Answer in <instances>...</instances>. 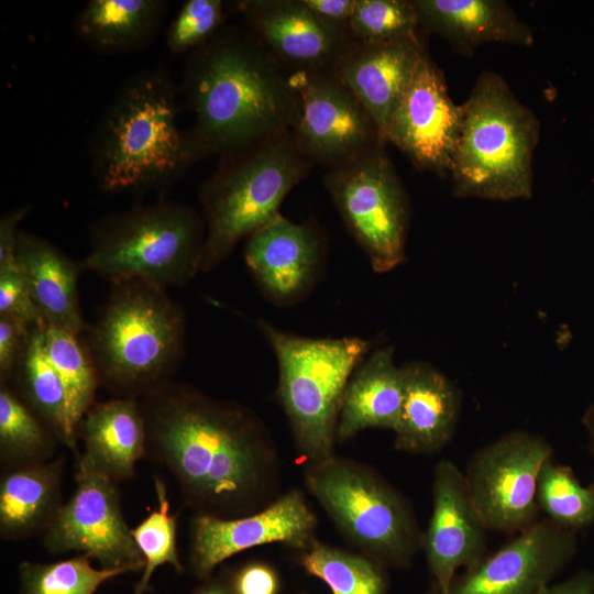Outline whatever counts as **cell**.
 Returning a JSON list of instances; mask_svg holds the SVG:
<instances>
[{"label": "cell", "mask_w": 594, "mask_h": 594, "mask_svg": "<svg viewBox=\"0 0 594 594\" xmlns=\"http://www.w3.org/2000/svg\"><path fill=\"white\" fill-rule=\"evenodd\" d=\"M84 451L78 460L116 483L135 474L146 455V426L138 398L117 397L95 403L78 430Z\"/></svg>", "instance_id": "cell-23"}, {"label": "cell", "mask_w": 594, "mask_h": 594, "mask_svg": "<svg viewBox=\"0 0 594 594\" xmlns=\"http://www.w3.org/2000/svg\"><path fill=\"white\" fill-rule=\"evenodd\" d=\"M487 530L469 493L464 472L451 461L438 462L432 481V513L421 539L432 585L447 586L457 571L484 558Z\"/></svg>", "instance_id": "cell-19"}, {"label": "cell", "mask_w": 594, "mask_h": 594, "mask_svg": "<svg viewBox=\"0 0 594 594\" xmlns=\"http://www.w3.org/2000/svg\"><path fill=\"white\" fill-rule=\"evenodd\" d=\"M191 594H234L229 576L224 578H218L212 579L204 583L201 586H199L196 591H194Z\"/></svg>", "instance_id": "cell-43"}, {"label": "cell", "mask_w": 594, "mask_h": 594, "mask_svg": "<svg viewBox=\"0 0 594 594\" xmlns=\"http://www.w3.org/2000/svg\"><path fill=\"white\" fill-rule=\"evenodd\" d=\"M575 552V532L542 518L428 594H541Z\"/></svg>", "instance_id": "cell-14"}, {"label": "cell", "mask_w": 594, "mask_h": 594, "mask_svg": "<svg viewBox=\"0 0 594 594\" xmlns=\"http://www.w3.org/2000/svg\"><path fill=\"white\" fill-rule=\"evenodd\" d=\"M403 403L395 449L414 454L441 451L452 439L460 415L457 387L427 362L402 366Z\"/></svg>", "instance_id": "cell-21"}, {"label": "cell", "mask_w": 594, "mask_h": 594, "mask_svg": "<svg viewBox=\"0 0 594 594\" xmlns=\"http://www.w3.org/2000/svg\"><path fill=\"white\" fill-rule=\"evenodd\" d=\"M186 343L183 307L166 290L138 279L111 284L86 342L100 384L138 398L172 381Z\"/></svg>", "instance_id": "cell-4"}, {"label": "cell", "mask_w": 594, "mask_h": 594, "mask_svg": "<svg viewBox=\"0 0 594 594\" xmlns=\"http://www.w3.org/2000/svg\"><path fill=\"white\" fill-rule=\"evenodd\" d=\"M177 88L164 66L121 85L97 124L91 166L101 191L160 198L202 156L178 124Z\"/></svg>", "instance_id": "cell-3"}, {"label": "cell", "mask_w": 594, "mask_h": 594, "mask_svg": "<svg viewBox=\"0 0 594 594\" xmlns=\"http://www.w3.org/2000/svg\"><path fill=\"white\" fill-rule=\"evenodd\" d=\"M166 7L163 0H89L74 21L75 31L99 53L129 52L151 40Z\"/></svg>", "instance_id": "cell-27"}, {"label": "cell", "mask_w": 594, "mask_h": 594, "mask_svg": "<svg viewBox=\"0 0 594 594\" xmlns=\"http://www.w3.org/2000/svg\"><path fill=\"white\" fill-rule=\"evenodd\" d=\"M234 7L290 75L332 70L355 44L346 29L321 19L304 0H240Z\"/></svg>", "instance_id": "cell-18"}, {"label": "cell", "mask_w": 594, "mask_h": 594, "mask_svg": "<svg viewBox=\"0 0 594 594\" xmlns=\"http://www.w3.org/2000/svg\"><path fill=\"white\" fill-rule=\"evenodd\" d=\"M58 439L50 426L9 386L0 385V459L2 466L43 462Z\"/></svg>", "instance_id": "cell-30"}, {"label": "cell", "mask_w": 594, "mask_h": 594, "mask_svg": "<svg viewBox=\"0 0 594 594\" xmlns=\"http://www.w3.org/2000/svg\"><path fill=\"white\" fill-rule=\"evenodd\" d=\"M128 569H97L87 554L52 563L24 561L19 566V594H95L108 580Z\"/></svg>", "instance_id": "cell-33"}, {"label": "cell", "mask_w": 594, "mask_h": 594, "mask_svg": "<svg viewBox=\"0 0 594 594\" xmlns=\"http://www.w3.org/2000/svg\"><path fill=\"white\" fill-rule=\"evenodd\" d=\"M180 89L202 158L292 131L300 113L290 75L251 33L235 29L221 30L189 53Z\"/></svg>", "instance_id": "cell-2"}, {"label": "cell", "mask_w": 594, "mask_h": 594, "mask_svg": "<svg viewBox=\"0 0 594 594\" xmlns=\"http://www.w3.org/2000/svg\"><path fill=\"white\" fill-rule=\"evenodd\" d=\"M550 458L552 447L546 439L517 430L470 459L465 482L488 530L518 534L539 520L537 481Z\"/></svg>", "instance_id": "cell-11"}, {"label": "cell", "mask_w": 594, "mask_h": 594, "mask_svg": "<svg viewBox=\"0 0 594 594\" xmlns=\"http://www.w3.org/2000/svg\"><path fill=\"white\" fill-rule=\"evenodd\" d=\"M537 503L546 518L576 531L594 522V490L583 486L573 471L548 459L538 475Z\"/></svg>", "instance_id": "cell-32"}, {"label": "cell", "mask_w": 594, "mask_h": 594, "mask_svg": "<svg viewBox=\"0 0 594 594\" xmlns=\"http://www.w3.org/2000/svg\"><path fill=\"white\" fill-rule=\"evenodd\" d=\"M234 594H278L279 578L267 563L250 562L229 576Z\"/></svg>", "instance_id": "cell-39"}, {"label": "cell", "mask_w": 594, "mask_h": 594, "mask_svg": "<svg viewBox=\"0 0 594 594\" xmlns=\"http://www.w3.org/2000/svg\"><path fill=\"white\" fill-rule=\"evenodd\" d=\"M321 19L348 30L355 0H304ZM349 31V30H348Z\"/></svg>", "instance_id": "cell-41"}, {"label": "cell", "mask_w": 594, "mask_h": 594, "mask_svg": "<svg viewBox=\"0 0 594 594\" xmlns=\"http://www.w3.org/2000/svg\"><path fill=\"white\" fill-rule=\"evenodd\" d=\"M30 206H21L6 213L0 221V267L16 263L19 224L30 212Z\"/></svg>", "instance_id": "cell-40"}, {"label": "cell", "mask_w": 594, "mask_h": 594, "mask_svg": "<svg viewBox=\"0 0 594 594\" xmlns=\"http://www.w3.org/2000/svg\"><path fill=\"white\" fill-rule=\"evenodd\" d=\"M155 491L157 507L132 528V536L144 559L143 574L133 594H143L148 588L158 566L169 564L177 573L184 571L176 544V518L169 512L166 487L160 479H155Z\"/></svg>", "instance_id": "cell-34"}, {"label": "cell", "mask_w": 594, "mask_h": 594, "mask_svg": "<svg viewBox=\"0 0 594 594\" xmlns=\"http://www.w3.org/2000/svg\"><path fill=\"white\" fill-rule=\"evenodd\" d=\"M317 517L304 494L292 490L264 509L223 518L197 514L191 521L190 566L201 579L228 558L250 548L279 542L308 550L317 541Z\"/></svg>", "instance_id": "cell-15"}, {"label": "cell", "mask_w": 594, "mask_h": 594, "mask_svg": "<svg viewBox=\"0 0 594 594\" xmlns=\"http://www.w3.org/2000/svg\"><path fill=\"white\" fill-rule=\"evenodd\" d=\"M461 111L449 172L453 195L502 201L530 198L540 130L536 116L492 72L479 76Z\"/></svg>", "instance_id": "cell-5"}, {"label": "cell", "mask_w": 594, "mask_h": 594, "mask_svg": "<svg viewBox=\"0 0 594 594\" xmlns=\"http://www.w3.org/2000/svg\"><path fill=\"white\" fill-rule=\"evenodd\" d=\"M418 32L383 42L355 43L332 72L358 98L382 138L426 50Z\"/></svg>", "instance_id": "cell-20"}, {"label": "cell", "mask_w": 594, "mask_h": 594, "mask_svg": "<svg viewBox=\"0 0 594 594\" xmlns=\"http://www.w3.org/2000/svg\"><path fill=\"white\" fill-rule=\"evenodd\" d=\"M139 400L145 457L172 474L198 514L242 517L265 495L274 449L249 408L172 381Z\"/></svg>", "instance_id": "cell-1"}, {"label": "cell", "mask_w": 594, "mask_h": 594, "mask_svg": "<svg viewBox=\"0 0 594 594\" xmlns=\"http://www.w3.org/2000/svg\"><path fill=\"white\" fill-rule=\"evenodd\" d=\"M290 77L300 102L292 133L299 152L314 165L336 168L387 143L362 103L332 70Z\"/></svg>", "instance_id": "cell-13"}, {"label": "cell", "mask_w": 594, "mask_h": 594, "mask_svg": "<svg viewBox=\"0 0 594 594\" xmlns=\"http://www.w3.org/2000/svg\"><path fill=\"white\" fill-rule=\"evenodd\" d=\"M386 145L377 144L323 177L345 228L376 273L406 260L410 220L409 198Z\"/></svg>", "instance_id": "cell-10"}, {"label": "cell", "mask_w": 594, "mask_h": 594, "mask_svg": "<svg viewBox=\"0 0 594 594\" xmlns=\"http://www.w3.org/2000/svg\"><path fill=\"white\" fill-rule=\"evenodd\" d=\"M227 20L222 0H187L170 22L166 46L172 54L191 53L216 36Z\"/></svg>", "instance_id": "cell-36"}, {"label": "cell", "mask_w": 594, "mask_h": 594, "mask_svg": "<svg viewBox=\"0 0 594 594\" xmlns=\"http://www.w3.org/2000/svg\"><path fill=\"white\" fill-rule=\"evenodd\" d=\"M0 316L14 317L30 323L41 318L18 262L0 267Z\"/></svg>", "instance_id": "cell-37"}, {"label": "cell", "mask_w": 594, "mask_h": 594, "mask_svg": "<svg viewBox=\"0 0 594 594\" xmlns=\"http://www.w3.org/2000/svg\"><path fill=\"white\" fill-rule=\"evenodd\" d=\"M583 422L585 425V428L587 430V433H588V439H590V444H591V451L593 453V457H594V405H592L584 418H583ZM590 486L594 490V479L592 481V483L590 484Z\"/></svg>", "instance_id": "cell-44"}, {"label": "cell", "mask_w": 594, "mask_h": 594, "mask_svg": "<svg viewBox=\"0 0 594 594\" xmlns=\"http://www.w3.org/2000/svg\"><path fill=\"white\" fill-rule=\"evenodd\" d=\"M299 562L306 572L326 582L333 594H386L388 588L385 568L364 554L316 542Z\"/></svg>", "instance_id": "cell-31"}, {"label": "cell", "mask_w": 594, "mask_h": 594, "mask_svg": "<svg viewBox=\"0 0 594 594\" xmlns=\"http://www.w3.org/2000/svg\"><path fill=\"white\" fill-rule=\"evenodd\" d=\"M42 326L44 348L64 384L69 427L78 440L80 421L95 404L100 384L98 374L79 334L51 326L43 319Z\"/></svg>", "instance_id": "cell-29"}, {"label": "cell", "mask_w": 594, "mask_h": 594, "mask_svg": "<svg viewBox=\"0 0 594 594\" xmlns=\"http://www.w3.org/2000/svg\"><path fill=\"white\" fill-rule=\"evenodd\" d=\"M419 29L443 37L453 50L471 54L488 42L529 46L531 29L499 0H411Z\"/></svg>", "instance_id": "cell-24"}, {"label": "cell", "mask_w": 594, "mask_h": 594, "mask_svg": "<svg viewBox=\"0 0 594 594\" xmlns=\"http://www.w3.org/2000/svg\"><path fill=\"white\" fill-rule=\"evenodd\" d=\"M541 594H594V573L581 571L563 582L549 585Z\"/></svg>", "instance_id": "cell-42"}, {"label": "cell", "mask_w": 594, "mask_h": 594, "mask_svg": "<svg viewBox=\"0 0 594 594\" xmlns=\"http://www.w3.org/2000/svg\"><path fill=\"white\" fill-rule=\"evenodd\" d=\"M314 166L292 131L219 157L198 189L206 226L200 272L219 266L240 241L278 216L284 199Z\"/></svg>", "instance_id": "cell-7"}, {"label": "cell", "mask_w": 594, "mask_h": 594, "mask_svg": "<svg viewBox=\"0 0 594 594\" xmlns=\"http://www.w3.org/2000/svg\"><path fill=\"white\" fill-rule=\"evenodd\" d=\"M462 120L442 72L428 50L421 54L409 86L389 121L386 142L421 170L449 174Z\"/></svg>", "instance_id": "cell-16"}, {"label": "cell", "mask_w": 594, "mask_h": 594, "mask_svg": "<svg viewBox=\"0 0 594 594\" xmlns=\"http://www.w3.org/2000/svg\"><path fill=\"white\" fill-rule=\"evenodd\" d=\"M12 378L15 391L50 426L58 441L76 449L78 440L69 427L65 387L45 351L41 318L30 328Z\"/></svg>", "instance_id": "cell-28"}, {"label": "cell", "mask_w": 594, "mask_h": 594, "mask_svg": "<svg viewBox=\"0 0 594 594\" xmlns=\"http://www.w3.org/2000/svg\"><path fill=\"white\" fill-rule=\"evenodd\" d=\"M15 252L41 319L80 334L86 329L78 297V279L85 271L81 260H73L44 238L21 230Z\"/></svg>", "instance_id": "cell-22"}, {"label": "cell", "mask_w": 594, "mask_h": 594, "mask_svg": "<svg viewBox=\"0 0 594 594\" xmlns=\"http://www.w3.org/2000/svg\"><path fill=\"white\" fill-rule=\"evenodd\" d=\"M117 485L78 460L75 490L41 535L46 550L87 554L106 569L142 570L144 559L122 514Z\"/></svg>", "instance_id": "cell-12"}, {"label": "cell", "mask_w": 594, "mask_h": 594, "mask_svg": "<svg viewBox=\"0 0 594 594\" xmlns=\"http://www.w3.org/2000/svg\"><path fill=\"white\" fill-rule=\"evenodd\" d=\"M205 240L202 215L183 202L157 198L95 221L81 263L111 284L138 279L167 290L200 273Z\"/></svg>", "instance_id": "cell-6"}, {"label": "cell", "mask_w": 594, "mask_h": 594, "mask_svg": "<svg viewBox=\"0 0 594 594\" xmlns=\"http://www.w3.org/2000/svg\"><path fill=\"white\" fill-rule=\"evenodd\" d=\"M32 323L0 316V384H9L24 350Z\"/></svg>", "instance_id": "cell-38"}, {"label": "cell", "mask_w": 594, "mask_h": 594, "mask_svg": "<svg viewBox=\"0 0 594 594\" xmlns=\"http://www.w3.org/2000/svg\"><path fill=\"white\" fill-rule=\"evenodd\" d=\"M64 459L6 466L0 479V536L42 535L63 506Z\"/></svg>", "instance_id": "cell-25"}, {"label": "cell", "mask_w": 594, "mask_h": 594, "mask_svg": "<svg viewBox=\"0 0 594 594\" xmlns=\"http://www.w3.org/2000/svg\"><path fill=\"white\" fill-rule=\"evenodd\" d=\"M403 403L402 367L394 349L373 351L355 369L345 387L336 429V441L344 442L370 428L394 431Z\"/></svg>", "instance_id": "cell-26"}, {"label": "cell", "mask_w": 594, "mask_h": 594, "mask_svg": "<svg viewBox=\"0 0 594 594\" xmlns=\"http://www.w3.org/2000/svg\"><path fill=\"white\" fill-rule=\"evenodd\" d=\"M257 327L277 361V397L297 449L310 464L330 458L345 387L370 342L359 337H301L263 319Z\"/></svg>", "instance_id": "cell-8"}, {"label": "cell", "mask_w": 594, "mask_h": 594, "mask_svg": "<svg viewBox=\"0 0 594 594\" xmlns=\"http://www.w3.org/2000/svg\"><path fill=\"white\" fill-rule=\"evenodd\" d=\"M309 492L339 531L384 568H407L422 534L410 502L373 469L331 455L305 472Z\"/></svg>", "instance_id": "cell-9"}, {"label": "cell", "mask_w": 594, "mask_h": 594, "mask_svg": "<svg viewBox=\"0 0 594 594\" xmlns=\"http://www.w3.org/2000/svg\"><path fill=\"white\" fill-rule=\"evenodd\" d=\"M348 30L355 43L366 44L410 35L420 29L411 0H355Z\"/></svg>", "instance_id": "cell-35"}, {"label": "cell", "mask_w": 594, "mask_h": 594, "mask_svg": "<svg viewBox=\"0 0 594 594\" xmlns=\"http://www.w3.org/2000/svg\"><path fill=\"white\" fill-rule=\"evenodd\" d=\"M245 264L264 297L278 307L302 301L322 278L328 238L314 221L282 213L244 240Z\"/></svg>", "instance_id": "cell-17"}]
</instances>
